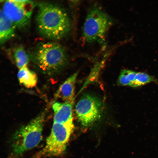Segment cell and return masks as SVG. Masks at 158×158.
Segmentation results:
<instances>
[{"mask_svg": "<svg viewBox=\"0 0 158 158\" xmlns=\"http://www.w3.org/2000/svg\"><path fill=\"white\" fill-rule=\"evenodd\" d=\"M36 21L38 30L45 37L59 40L70 33L72 24L66 10L61 6L51 2H42L38 4Z\"/></svg>", "mask_w": 158, "mask_h": 158, "instance_id": "obj_1", "label": "cell"}, {"mask_svg": "<svg viewBox=\"0 0 158 158\" xmlns=\"http://www.w3.org/2000/svg\"><path fill=\"white\" fill-rule=\"evenodd\" d=\"M31 57L38 67L49 74L60 71L68 61L67 54L63 47L53 42L38 44L31 54Z\"/></svg>", "mask_w": 158, "mask_h": 158, "instance_id": "obj_2", "label": "cell"}, {"mask_svg": "<svg viewBox=\"0 0 158 158\" xmlns=\"http://www.w3.org/2000/svg\"><path fill=\"white\" fill-rule=\"evenodd\" d=\"M45 115V112L42 113L15 133L11 144L14 154L20 155L39 143L42 140Z\"/></svg>", "mask_w": 158, "mask_h": 158, "instance_id": "obj_3", "label": "cell"}, {"mask_svg": "<svg viewBox=\"0 0 158 158\" xmlns=\"http://www.w3.org/2000/svg\"><path fill=\"white\" fill-rule=\"evenodd\" d=\"M112 24L110 16L100 7H92L87 14L83 26L85 41L89 43H103Z\"/></svg>", "mask_w": 158, "mask_h": 158, "instance_id": "obj_4", "label": "cell"}, {"mask_svg": "<svg viewBox=\"0 0 158 158\" xmlns=\"http://www.w3.org/2000/svg\"><path fill=\"white\" fill-rule=\"evenodd\" d=\"M73 128V122H53L42 154L49 157H57L62 154L66 149Z\"/></svg>", "mask_w": 158, "mask_h": 158, "instance_id": "obj_5", "label": "cell"}, {"mask_svg": "<svg viewBox=\"0 0 158 158\" xmlns=\"http://www.w3.org/2000/svg\"><path fill=\"white\" fill-rule=\"evenodd\" d=\"M103 109L102 103L98 97L85 94L76 105L75 112L78 119L85 126H89L100 117Z\"/></svg>", "mask_w": 158, "mask_h": 158, "instance_id": "obj_6", "label": "cell"}, {"mask_svg": "<svg viewBox=\"0 0 158 158\" xmlns=\"http://www.w3.org/2000/svg\"><path fill=\"white\" fill-rule=\"evenodd\" d=\"M35 5L28 0H7L4 4L1 10L16 27L23 28L29 23Z\"/></svg>", "mask_w": 158, "mask_h": 158, "instance_id": "obj_7", "label": "cell"}, {"mask_svg": "<svg viewBox=\"0 0 158 158\" xmlns=\"http://www.w3.org/2000/svg\"><path fill=\"white\" fill-rule=\"evenodd\" d=\"M73 99L63 102H56L52 106L54 112L53 122H73Z\"/></svg>", "mask_w": 158, "mask_h": 158, "instance_id": "obj_8", "label": "cell"}, {"mask_svg": "<svg viewBox=\"0 0 158 158\" xmlns=\"http://www.w3.org/2000/svg\"><path fill=\"white\" fill-rule=\"evenodd\" d=\"M78 73V72L74 73L60 85L55 94V98L64 102L73 99L75 84Z\"/></svg>", "mask_w": 158, "mask_h": 158, "instance_id": "obj_9", "label": "cell"}, {"mask_svg": "<svg viewBox=\"0 0 158 158\" xmlns=\"http://www.w3.org/2000/svg\"><path fill=\"white\" fill-rule=\"evenodd\" d=\"M16 26L5 15L1 10L0 13V42L1 44L13 37Z\"/></svg>", "mask_w": 158, "mask_h": 158, "instance_id": "obj_10", "label": "cell"}, {"mask_svg": "<svg viewBox=\"0 0 158 158\" xmlns=\"http://www.w3.org/2000/svg\"><path fill=\"white\" fill-rule=\"evenodd\" d=\"M17 77L19 83L28 88L33 87L37 83L36 74L26 66L19 69Z\"/></svg>", "mask_w": 158, "mask_h": 158, "instance_id": "obj_11", "label": "cell"}, {"mask_svg": "<svg viewBox=\"0 0 158 158\" xmlns=\"http://www.w3.org/2000/svg\"><path fill=\"white\" fill-rule=\"evenodd\" d=\"M13 54L15 62L19 69L26 66L29 58L23 47L20 46L16 47L14 50Z\"/></svg>", "mask_w": 158, "mask_h": 158, "instance_id": "obj_12", "label": "cell"}, {"mask_svg": "<svg viewBox=\"0 0 158 158\" xmlns=\"http://www.w3.org/2000/svg\"><path fill=\"white\" fill-rule=\"evenodd\" d=\"M136 73L130 70H122L118 78L119 84L122 86H130L134 79Z\"/></svg>", "mask_w": 158, "mask_h": 158, "instance_id": "obj_13", "label": "cell"}, {"mask_svg": "<svg viewBox=\"0 0 158 158\" xmlns=\"http://www.w3.org/2000/svg\"><path fill=\"white\" fill-rule=\"evenodd\" d=\"M153 80V78L143 72H137L134 79L130 86L135 87L145 85Z\"/></svg>", "mask_w": 158, "mask_h": 158, "instance_id": "obj_14", "label": "cell"}]
</instances>
